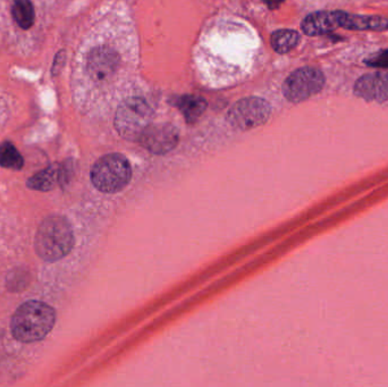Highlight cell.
Returning a JSON list of instances; mask_svg holds the SVG:
<instances>
[{"label":"cell","mask_w":388,"mask_h":387,"mask_svg":"<svg viewBox=\"0 0 388 387\" xmlns=\"http://www.w3.org/2000/svg\"><path fill=\"white\" fill-rule=\"evenodd\" d=\"M342 10H320L311 12L301 23L304 35L309 37L326 35L340 28Z\"/></svg>","instance_id":"obj_11"},{"label":"cell","mask_w":388,"mask_h":387,"mask_svg":"<svg viewBox=\"0 0 388 387\" xmlns=\"http://www.w3.org/2000/svg\"><path fill=\"white\" fill-rule=\"evenodd\" d=\"M76 237L69 221L51 215L44 219L35 237V252L44 261L63 259L74 248Z\"/></svg>","instance_id":"obj_2"},{"label":"cell","mask_w":388,"mask_h":387,"mask_svg":"<svg viewBox=\"0 0 388 387\" xmlns=\"http://www.w3.org/2000/svg\"><path fill=\"white\" fill-rule=\"evenodd\" d=\"M91 182L103 194H118L132 180V166L122 153H108L94 162L90 173Z\"/></svg>","instance_id":"obj_3"},{"label":"cell","mask_w":388,"mask_h":387,"mask_svg":"<svg viewBox=\"0 0 388 387\" xmlns=\"http://www.w3.org/2000/svg\"><path fill=\"white\" fill-rule=\"evenodd\" d=\"M12 15L19 28L28 30L35 24V7L31 0H15L12 7Z\"/></svg>","instance_id":"obj_15"},{"label":"cell","mask_w":388,"mask_h":387,"mask_svg":"<svg viewBox=\"0 0 388 387\" xmlns=\"http://www.w3.org/2000/svg\"><path fill=\"white\" fill-rule=\"evenodd\" d=\"M325 83V75L319 69L306 66L288 75L283 85V94L291 103H302L319 94Z\"/></svg>","instance_id":"obj_5"},{"label":"cell","mask_w":388,"mask_h":387,"mask_svg":"<svg viewBox=\"0 0 388 387\" xmlns=\"http://www.w3.org/2000/svg\"><path fill=\"white\" fill-rule=\"evenodd\" d=\"M357 97L366 101L385 103L388 100V74L384 72L368 73L358 78L353 85Z\"/></svg>","instance_id":"obj_9"},{"label":"cell","mask_w":388,"mask_h":387,"mask_svg":"<svg viewBox=\"0 0 388 387\" xmlns=\"http://www.w3.org/2000/svg\"><path fill=\"white\" fill-rule=\"evenodd\" d=\"M340 28L353 31H387L388 19L382 16L355 15L342 10Z\"/></svg>","instance_id":"obj_12"},{"label":"cell","mask_w":388,"mask_h":387,"mask_svg":"<svg viewBox=\"0 0 388 387\" xmlns=\"http://www.w3.org/2000/svg\"><path fill=\"white\" fill-rule=\"evenodd\" d=\"M139 144L154 155H166L177 147L179 142V130L170 123H151L141 137Z\"/></svg>","instance_id":"obj_7"},{"label":"cell","mask_w":388,"mask_h":387,"mask_svg":"<svg viewBox=\"0 0 388 387\" xmlns=\"http://www.w3.org/2000/svg\"><path fill=\"white\" fill-rule=\"evenodd\" d=\"M175 106L179 108L182 115L188 124H193L204 115L207 110L208 103L206 99L194 94H186L176 99Z\"/></svg>","instance_id":"obj_13"},{"label":"cell","mask_w":388,"mask_h":387,"mask_svg":"<svg viewBox=\"0 0 388 387\" xmlns=\"http://www.w3.org/2000/svg\"><path fill=\"white\" fill-rule=\"evenodd\" d=\"M300 40L301 35L298 31L283 28L272 33L270 42L272 49L275 50L276 53H288L298 46Z\"/></svg>","instance_id":"obj_14"},{"label":"cell","mask_w":388,"mask_h":387,"mask_svg":"<svg viewBox=\"0 0 388 387\" xmlns=\"http://www.w3.org/2000/svg\"><path fill=\"white\" fill-rule=\"evenodd\" d=\"M56 322V311L48 303L30 300L14 312L10 329L14 338L23 343L44 340Z\"/></svg>","instance_id":"obj_1"},{"label":"cell","mask_w":388,"mask_h":387,"mask_svg":"<svg viewBox=\"0 0 388 387\" xmlns=\"http://www.w3.org/2000/svg\"><path fill=\"white\" fill-rule=\"evenodd\" d=\"M263 3H266L267 7L270 10H276L282 5L284 0H263Z\"/></svg>","instance_id":"obj_18"},{"label":"cell","mask_w":388,"mask_h":387,"mask_svg":"<svg viewBox=\"0 0 388 387\" xmlns=\"http://www.w3.org/2000/svg\"><path fill=\"white\" fill-rule=\"evenodd\" d=\"M73 175H74V167L72 162L53 164L28 178L26 185L31 190L46 192V191L53 190L55 187H63L69 184Z\"/></svg>","instance_id":"obj_8"},{"label":"cell","mask_w":388,"mask_h":387,"mask_svg":"<svg viewBox=\"0 0 388 387\" xmlns=\"http://www.w3.org/2000/svg\"><path fill=\"white\" fill-rule=\"evenodd\" d=\"M119 57L112 48L100 47L94 49L89 56L88 71L96 81H106L118 69Z\"/></svg>","instance_id":"obj_10"},{"label":"cell","mask_w":388,"mask_h":387,"mask_svg":"<svg viewBox=\"0 0 388 387\" xmlns=\"http://www.w3.org/2000/svg\"><path fill=\"white\" fill-rule=\"evenodd\" d=\"M363 62L369 67L388 69V49L379 50L377 53H371L363 60Z\"/></svg>","instance_id":"obj_17"},{"label":"cell","mask_w":388,"mask_h":387,"mask_svg":"<svg viewBox=\"0 0 388 387\" xmlns=\"http://www.w3.org/2000/svg\"><path fill=\"white\" fill-rule=\"evenodd\" d=\"M154 110L140 97L124 100L115 116V128L125 140L138 142L144 130L152 123Z\"/></svg>","instance_id":"obj_4"},{"label":"cell","mask_w":388,"mask_h":387,"mask_svg":"<svg viewBox=\"0 0 388 387\" xmlns=\"http://www.w3.org/2000/svg\"><path fill=\"white\" fill-rule=\"evenodd\" d=\"M272 106L260 97H247L238 100L227 112V121L240 131L258 128L270 119Z\"/></svg>","instance_id":"obj_6"},{"label":"cell","mask_w":388,"mask_h":387,"mask_svg":"<svg viewBox=\"0 0 388 387\" xmlns=\"http://www.w3.org/2000/svg\"><path fill=\"white\" fill-rule=\"evenodd\" d=\"M24 165V160L22 155L19 153L10 141H5L0 144V166L3 169H22Z\"/></svg>","instance_id":"obj_16"}]
</instances>
